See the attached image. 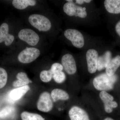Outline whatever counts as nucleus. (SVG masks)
I'll return each instance as SVG.
<instances>
[{"label":"nucleus","instance_id":"obj_27","mask_svg":"<svg viewBox=\"0 0 120 120\" xmlns=\"http://www.w3.org/2000/svg\"><path fill=\"white\" fill-rule=\"evenodd\" d=\"M116 32H117L118 35L120 36V21L118 22L116 24Z\"/></svg>","mask_w":120,"mask_h":120},{"label":"nucleus","instance_id":"obj_5","mask_svg":"<svg viewBox=\"0 0 120 120\" xmlns=\"http://www.w3.org/2000/svg\"><path fill=\"white\" fill-rule=\"evenodd\" d=\"M51 95L47 92L42 93L37 103L38 109L41 112H47L51 111L53 107Z\"/></svg>","mask_w":120,"mask_h":120},{"label":"nucleus","instance_id":"obj_29","mask_svg":"<svg viewBox=\"0 0 120 120\" xmlns=\"http://www.w3.org/2000/svg\"><path fill=\"white\" fill-rule=\"evenodd\" d=\"M103 120H114L112 118H110V117H107V118H105Z\"/></svg>","mask_w":120,"mask_h":120},{"label":"nucleus","instance_id":"obj_13","mask_svg":"<svg viewBox=\"0 0 120 120\" xmlns=\"http://www.w3.org/2000/svg\"><path fill=\"white\" fill-rule=\"evenodd\" d=\"M111 53L109 51L106 52L103 56L98 57L97 70L101 71L106 68L111 60Z\"/></svg>","mask_w":120,"mask_h":120},{"label":"nucleus","instance_id":"obj_21","mask_svg":"<svg viewBox=\"0 0 120 120\" xmlns=\"http://www.w3.org/2000/svg\"><path fill=\"white\" fill-rule=\"evenodd\" d=\"M53 74L50 69L49 71L44 70L40 73V77L41 81L44 82H48L52 80Z\"/></svg>","mask_w":120,"mask_h":120},{"label":"nucleus","instance_id":"obj_22","mask_svg":"<svg viewBox=\"0 0 120 120\" xmlns=\"http://www.w3.org/2000/svg\"><path fill=\"white\" fill-rule=\"evenodd\" d=\"M15 107L11 106H7L4 107L0 112V118L7 117L15 112Z\"/></svg>","mask_w":120,"mask_h":120},{"label":"nucleus","instance_id":"obj_11","mask_svg":"<svg viewBox=\"0 0 120 120\" xmlns=\"http://www.w3.org/2000/svg\"><path fill=\"white\" fill-rule=\"evenodd\" d=\"M105 8L110 13H120V0H106L104 2Z\"/></svg>","mask_w":120,"mask_h":120},{"label":"nucleus","instance_id":"obj_9","mask_svg":"<svg viewBox=\"0 0 120 120\" xmlns=\"http://www.w3.org/2000/svg\"><path fill=\"white\" fill-rule=\"evenodd\" d=\"M99 97L104 103L105 112L107 113L112 112L113 108L117 107V102L113 101V97L106 91H101L99 94Z\"/></svg>","mask_w":120,"mask_h":120},{"label":"nucleus","instance_id":"obj_30","mask_svg":"<svg viewBox=\"0 0 120 120\" xmlns=\"http://www.w3.org/2000/svg\"><path fill=\"white\" fill-rule=\"evenodd\" d=\"M91 1V0H84V2L87 3H90Z\"/></svg>","mask_w":120,"mask_h":120},{"label":"nucleus","instance_id":"obj_25","mask_svg":"<svg viewBox=\"0 0 120 120\" xmlns=\"http://www.w3.org/2000/svg\"><path fill=\"white\" fill-rule=\"evenodd\" d=\"M63 68L62 65L59 63H55L52 65L50 70L53 75L54 73L62 71Z\"/></svg>","mask_w":120,"mask_h":120},{"label":"nucleus","instance_id":"obj_19","mask_svg":"<svg viewBox=\"0 0 120 120\" xmlns=\"http://www.w3.org/2000/svg\"><path fill=\"white\" fill-rule=\"evenodd\" d=\"M21 117L22 120H45L39 114L27 112H22Z\"/></svg>","mask_w":120,"mask_h":120},{"label":"nucleus","instance_id":"obj_17","mask_svg":"<svg viewBox=\"0 0 120 120\" xmlns=\"http://www.w3.org/2000/svg\"><path fill=\"white\" fill-rule=\"evenodd\" d=\"M36 4V1L34 0H14L12 1L14 7L20 10L24 9L29 6H34Z\"/></svg>","mask_w":120,"mask_h":120},{"label":"nucleus","instance_id":"obj_31","mask_svg":"<svg viewBox=\"0 0 120 120\" xmlns=\"http://www.w3.org/2000/svg\"><path fill=\"white\" fill-rule=\"evenodd\" d=\"M67 1H68V2H72L73 1V0H67Z\"/></svg>","mask_w":120,"mask_h":120},{"label":"nucleus","instance_id":"obj_24","mask_svg":"<svg viewBox=\"0 0 120 120\" xmlns=\"http://www.w3.org/2000/svg\"><path fill=\"white\" fill-rule=\"evenodd\" d=\"M53 78L56 82L61 83L64 82L66 79V76L62 71L54 74Z\"/></svg>","mask_w":120,"mask_h":120},{"label":"nucleus","instance_id":"obj_4","mask_svg":"<svg viewBox=\"0 0 120 120\" xmlns=\"http://www.w3.org/2000/svg\"><path fill=\"white\" fill-rule=\"evenodd\" d=\"M65 37L71 41L72 45L78 48L83 47L84 44V39L82 33L74 29H68L64 32Z\"/></svg>","mask_w":120,"mask_h":120},{"label":"nucleus","instance_id":"obj_2","mask_svg":"<svg viewBox=\"0 0 120 120\" xmlns=\"http://www.w3.org/2000/svg\"><path fill=\"white\" fill-rule=\"evenodd\" d=\"M28 20L33 27L40 31H47L50 30L52 26L49 20L42 15H31L29 16Z\"/></svg>","mask_w":120,"mask_h":120},{"label":"nucleus","instance_id":"obj_3","mask_svg":"<svg viewBox=\"0 0 120 120\" xmlns=\"http://www.w3.org/2000/svg\"><path fill=\"white\" fill-rule=\"evenodd\" d=\"M40 54L39 50L34 47H26L18 56L19 61L23 64H29L37 59Z\"/></svg>","mask_w":120,"mask_h":120},{"label":"nucleus","instance_id":"obj_16","mask_svg":"<svg viewBox=\"0 0 120 120\" xmlns=\"http://www.w3.org/2000/svg\"><path fill=\"white\" fill-rule=\"evenodd\" d=\"M51 96L54 102L58 100H67L69 98V95L66 91L61 89H54L51 92Z\"/></svg>","mask_w":120,"mask_h":120},{"label":"nucleus","instance_id":"obj_20","mask_svg":"<svg viewBox=\"0 0 120 120\" xmlns=\"http://www.w3.org/2000/svg\"><path fill=\"white\" fill-rule=\"evenodd\" d=\"M9 26L7 23H3L0 27V43L4 42L9 35Z\"/></svg>","mask_w":120,"mask_h":120},{"label":"nucleus","instance_id":"obj_18","mask_svg":"<svg viewBox=\"0 0 120 120\" xmlns=\"http://www.w3.org/2000/svg\"><path fill=\"white\" fill-rule=\"evenodd\" d=\"M77 5L73 2H68L65 4L63 9L65 13L70 16H75L77 12Z\"/></svg>","mask_w":120,"mask_h":120},{"label":"nucleus","instance_id":"obj_14","mask_svg":"<svg viewBox=\"0 0 120 120\" xmlns=\"http://www.w3.org/2000/svg\"><path fill=\"white\" fill-rule=\"evenodd\" d=\"M120 66V56H117L111 60L106 68V74L109 76L114 75L117 69Z\"/></svg>","mask_w":120,"mask_h":120},{"label":"nucleus","instance_id":"obj_26","mask_svg":"<svg viewBox=\"0 0 120 120\" xmlns=\"http://www.w3.org/2000/svg\"><path fill=\"white\" fill-rule=\"evenodd\" d=\"M87 12L83 8L80 6H77V12L76 16H79L81 18H85L87 16Z\"/></svg>","mask_w":120,"mask_h":120},{"label":"nucleus","instance_id":"obj_1","mask_svg":"<svg viewBox=\"0 0 120 120\" xmlns=\"http://www.w3.org/2000/svg\"><path fill=\"white\" fill-rule=\"evenodd\" d=\"M116 80V75L109 76L106 73H103L94 78L93 80V84L97 90L106 91L112 89L113 84Z\"/></svg>","mask_w":120,"mask_h":120},{"label":"nucleus","instance_id":"obj_6","mask_svg":"<svg viewBox=\"0 0 120 120\" xmlns=\"http://www.w3.org/2000/svg\"><path fill=\"white\" fill-rule=\"evenodd\" d=\"M18 36L21 40L31 46L37 45L39 40L38 35L33 30L28 28L21 30L18 34Z\"/></svg>","mask_w":120,"mask_h":120},{"label":"nucleus","instance_id":"obj_28","mask_svg":"<svg viewBox=\"0 0 120 120\" xmlns=\"http://www.w3.org/2000/svg\"><path fill=\"white\" fill-rule=\"evenodd\" d=\"M76 2L77 4H82L84 3V0H76Z\"/></svg>","mask_w":120,"mask_h":120},{"label":"nucleus","instance_id":"obj_15","mask_svg":"<svg viewBox=\"0 0 120 120\" xmlns=\"http://www.w3.org/2000/svg\"><path fill=\"white\" fill-rule=\"evenodd\" d=\"M16 77L18 80L14 81L12 83V85L15 87L23 86L32 82V81L28 78L27 75L24 72H19L16 75Z\"/></svg>","mask_w":120,"mask_h":120},{"label":"nucleus","instance_id":"obj_7","mask_svg":"<svg viewBox=\"0 0 120 120\" xmlns=\"http://www.w3.org/2000/svg\"><path fill=\"white\" fill-rule=\"evenodd\" d=\"M98 53L95 50H88L86 53L88 72L90 73L96 72L97 70Z\"/></svg>","mask_w":120,"mask_h":120},{"label":"nucleus","instance_id":"obj_8","mask_svg":"<svg viewBox=\"0 0 120 120\" xmlns=\"http://www.w3.org/2000/svg\"><path fill=\"white\" fill-rule=\"evenodd\" d=\"M61 63L65 71L69 75H73L77 71L75 61L73 56L67 54L63 56Z\"/></svg>","mask_w":120,"mask_h":120},{"label":"nucleus","instance_id":"obj_12","mask_svg":"<svg viewBox=\"0 0 120 120\" xmlns=\"http://www.w3.org/2000/svg\"><path fill=\"white\" fill-rule=\"evenodd\" d=\"M30 89V86L28 85H26L13 89L10 92L9 94L10 98L14 101L19 100L26 94Z\"/></svg>","mask_w":120,"mask_h":120},{"label":"nucleus","instance_id":"obj_23","mask_svg":"<svg viewBox=\"0 0 120 120\" xmlns=\"http://www.w3.org/2000/svg\"><path fill=\"white\" fill-rule=\"evenodd\" d=\"M8 74L7 71L3 68H0V89L3 88L7 84Z\"/></svg>","mask_w":120,"mask_h":120},{"label":"nucleus","instance_id":"obj_10","mask_svg":"<svg viewBox=\"0 0 120 120\" xmlns=\"http://www.w3.org/2000/svg\"><path fill=\"white\" fill-rule=\"evenodd\" d=\"M68 115L71 120H90L86 112L79 106H74L71 108Z\"/></svg>","mask_w":120,"mask_h":120}]
</instances>
